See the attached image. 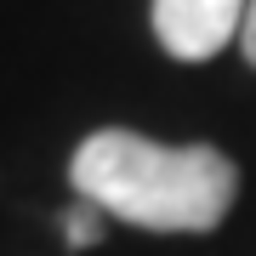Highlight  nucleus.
Returning a JSON list of instances; mask_svg holds the SVG:
<instances>
[{
  "label": "nucleus",
  "instance_id": "nucleus-1",
  "mask_svg": "<svg viewBox=\"0 0 256 256\" xmlns=\"http://www.w3.org/2000/svg\"><path fill=\"white\" fill-rule=\"evenodd\" d=\"M68 176L74 194L92 200L102 216L154 234H210L239 194V171L228 154L205 142L165 148L137 131H92L74 148Z\"/></svg>",
  "mask_w": 256,
  "mask_h": 256
},
{
  "label": "nucleus",
  "instance_id": "nucleus-2",
  "mask_svg": "<svg viewBox=\"0 0 256 256\" xmlns=\"http://www.w3.org/2000/svg\"><path fill=\"white\" fill-rule=\"evenodd\" d=\"M250 0H154V34L176 63H210L239 40Z\"/></svg>",
  "mask_w": 256,
  "mask_h": 256
},
{
  "label": "nucleus",
  "instance_id": "nucleus-3",
  "mask_svg": "<svg viewBox=\"0 0 256 256\" xmlns=\"http://www.w3.org/2000/svg\"><path fill=\"white\" fill-rule=\"evenodd\" d=\"M63 234H68V245H97V239H102V210L92 200H80L63 216Z\"/></svg>",
  "mask_w": 256,
  "mask_h": 256
},
{
  "label": "nucleus",
  "instance_id": "nucleus-4",
  "mask_svg": "<svg viewBox=\"0 0 256 256\" xmlns=\"http://www.w3.org/2000/svg\"><path fill=\"white\" fill-rule=\"evenodd\" d=\"M239 52H245V63L256 68V0H250V12H245V28H239Z\"/></svg>",
  "mask_w": 256,
  "mask_h": 256
}]
</instances>
